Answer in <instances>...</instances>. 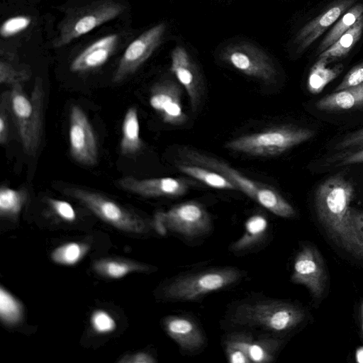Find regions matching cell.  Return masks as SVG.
Returning a JSON list of instances; mask_svg holds the SVG:
<instances>
[{
    "instance_id": "6da1fadb",
    "label": "cell",
    "mask_w": 363,
    "mask_h": 363,
    "mask_svg": "<svg viewBox=\"0 0 363 363\" xmlns=\"http://www.w3.org/2000/svg\"><path fill=\"white\" fill-rule=\"evenodd\" d=\"M353 194L352 183L336 174L318 187L315 205L318 219L330 236L345 250L363 259V241L350 207Z\"/></svg>"
},
{
    "instance_id": "7a4b0ae2",
    "label": "cell",
    "mask_w": 363,
    "mask_h": 363,
    "mask_svg": "<svg viewBox=\"0 0 363 363\" xmlns=\"http://www.w3.org/2000/svg\"><path fill=\"white\" fill-rule=\"evenodd\" d=\"M44 100L45 91L40 77H36L29 96L20 83L12 85L9 90L11 116L23 151L28 156L35 155L40 144Z\"/></svg>"
},
{
    "instance_id": "3957f363",
    "label": "cell",
    "mask_w": 363,
    "mask_h": 363,
    "mask_svg": "<svg viewBox=\"0 0 363 363\" xmlns=\"http://www.w3.org/2000/svg\"><path fill=\"white\" fill-rule=\"evenodd\" d=\"M182 155L186 159V163L201 166L221 174L235 185L237 190L272 213L283 218L295 215L292 206L270 186L250 179L223 161L198 151L185 149Z\"/></svg>"
},
{
    "instance_id": "277c9868",
    "label": "cell",
    "mask_w": 363,
    "mask_h": 363,
    "mask_svg": "<svg viewBox=\"0 0 363 363\" xmlns=\"http://www.w3.org/2000/svg\"><path fill=\"white\" fill-rule=\"evenodd\" d=\"M305 317L298 306L279 300H263L240 304L235 309L233 320L236 324L257 327L272 332L291 330Z\"/></svg>"
},
{
    "instance_id": "5b68a950",
    "label": "cell",
    "mask_w": 363,
    "mask_h": 363,
    "mask_svg": "<svg viewBox=\"0 0 363 363\" xmlns=\"http://www.w3.org/2000/svg\"><path fill=\"white\" fill-rule=\"evenodd\" d=\"M313 135L314 132L308 128L283 125L234 138L225 144V147L254 156H275Z\"/></svg>"
},
{
    "instance_id": "8992f818",
    "label": "cell",
    "mask_w": 363,
    "mask_h": 363,
    "mask_svg": "<svg viewBox=\"0 0 363 363\" xmlns=\"http://www.w3.org/2000/svg\"><path fill=\"white\" fill-rule=\"evenodd\" d=\"M63 192L80 202L100 219L121 230L143 233L148 230V225L141 217L101 194L80 187H67Z\"/></svg>"
},
{
    "instance_id": "52a82bcc",
    "label": "cell",
    "mask_w": 363,
    "mask_h": 363,
    "mask_svg": "<svg viewBox=\"0 0 363 363\" xmlns=\"http://www.w3.org/2000/svg\"><path fill=\"white\" fill-rule=\"evenodd\" d=\"M241 272L226 267L186 274L174 279L164 289V296L174 301H194L238 281Z\"/></svg>"
},
{
    "instance_id": "ba28073f",
    "label": "cell",
    "mask_w": 363,
    "mask_h": 363,
    "mask_svg": "<svg viewBox=\"0 0 363 363\" xmlns=\"http://www.w3.org/2000/svg\"><path fill=\"white\" fill-rule=\"evenodd\" d=\"M155 225L160 232L169 230L186 237L206 234L211 228L209 214L199 203L194 201L174 206L166 212H157Z\"/></svg>"
},
{
    "instance_id": "9c48e42d",
    "label": "cell",
    "mask_w": 363,
    "mask_h": 363,
    "mask_svg": "<svg viewBox=\"0 0 363 363\" xmlns=\"http://www.w3.org/2000/svg\"><path fill=\"white\" fill-rule=\"evenodd\" d=\"M222 58L240 72L265 82L274 81L277 71L271 59L260 49L249 43L231 45L222 52Z\"/></svg>"
},
{
    "instance_id": "30bf717a",
    "label": "cell",
    "mask_w": 363,
    "mask_h": 363,
    "mask_svg": "<svg viewBox=\"0 0 363 363\" xmlns=\"http://www.w3.org/2000/svg\"><path fill=\"white\" fill-rule=\"evenodd\" d=\"M123 6L113 1H105L91 6L81 11L65 23L55 43L61 47L90 32L101 24L117 17Z\"/></svg>"
},
{
    "instance_id": "8fae6325",
    "label": "cell",
    "mask_w": 363,
    "mask_h": 363,
    "mask_svg": "<svg viewBox=\"0 0 363 363\" xmlns=\"http://www.w3.org/2000/svg\"><path fill=\"white\" fill-rule=\"evenodd\" d=\"M69 152L72 157L84 165H94L98 159L96 139L92 126L83 110L73 105L69 120Z\"/></svg>"
},
{
    "instance_id": "7c38bea8",
    "label": "cell",
    "mask_w": 363,
    "mask_h": 363,
    "mask_svg": "<svg viewBox=\"0 0 363 363\" xmlns=\"http://www.w3.org/2000/svg\"><path fill=\"white\" fill-rule=\"evenodd\" d=\"M166 26L160 23L148 29L129 44L113 74L119 83L134 73L152 55L162 40Z\"/></svg>"
},
{
    "instance_id": "4fadbf2b",
    "label": "cell",
    "mask_w": 363,
    "mask_h": 363,
    "mask_svg": "<svg viewBox=\"0 0 363 363\" xmlns=\"http://www.w3.org/2000/svg\"><path fill=\"white\" fill-rule=\"evenodd\" d=\"M326 279L319 252L312 246H303L294 259L291 281L305 286L314 297L320 298L325 291Z\"/></svg>"
},
{
    "instance_id": "5bb4252c",
    "label": "cell",
    "mask_w": 363,
    "mask_h": 363,
    "mask_svg": "<svg viewBox=\"0 0 363 363\" xmlns=\"http://www.w3.org/2000/svg\"><path fill=\"white\" fill-rule=\"evenodd\" d=\"M181 96L182 89L178 84L172 80L162 81L151 88L150 104L164 123L181 125L187 120V116L183 111Z\"/></svg>"
},
{
    "instance_id": "9a60e30c",
    "label": "cell",
    "mask_w": 363,
    "mask_h": 363,
    "mask_svg": "<svg viewBox=\"0 0 363 363\" xmlns=\"http://www.w3.org/2000/svg\"><path fill=\"white\" fill-rule=\"evenodd\" d=\"M116 184L126 191L144 197H177L188 190L184 180L172 177L139 179L126 176L118 179Z\"/></svg>"
},
{
    "instance_id": "2e32d148",
    "label": "cell",
    "mask_w": 363,
    "mask_h": 363,
    "mask_svg": "<svg viewBox=\"0 0 363 363\" xmlns=\"http://www.w3.org/2000/svg\"><path fill=\"white\" fill-rule=\"evenodd\" d=\"M171 71L184 87L191 108L196 111L201 94V78L189 54L182 46H176L172 51Z\"/></svg>"
},
{
    "instance_id": "e0dca14e",
    "label": "cell",
    "mask_w": 363,
    "mask_h": 363,
    "mask_svg": "<svg viewBox=\"0 0 363 363\" xmlns=\"http://www.w3.org/2000/svg\"><path fill=\"white\" fill-rule=\"evenodd\" d=\"M225 345L240 350L251 362L268 363L274 359L280 342L272 337L255 338L247 333H235L226 338Z\"/></svg>"
},
{
    "instance_id": "ac0fdd59",
    "label": "cell",
    "mask_w": 363,
    "mask_h": 363,
    "mask_svg": "<svg viewBox=\"0 0 363 363\" xmlns=\"http://www.w3.org/2000/svg\"><path fill=\"white\" fill-rule=\"evenodd\" d=\"M163 325L167 335L184 350H197L204 343L200 328L188 317L168 315L163 320Z\"/></svg>"
},
{
    "instance_id": "d6986e66",
    "label": "cell",
    "mask_w": 363,
    "mask_h": 363,
    "mask_svg": "<svg viewBox=\"0 0 363 363\" xmlns=\"http://www.w3.org/2000/svg\"><path fill=\"white\" fill-rule=\"evenodd\" d=\"M118 40L117 34L108 35L96 40L72 60L70 70L83 72L102 66L113 54Z\"/></svg>"
},
{
    "instance_id": "ffe728a7",
    "label": "cell",
    "mask_w": 363,
    "mask_h": 363,
    "mask_svg": "<svg viewBox=\"0 0 363 363\" xmlns=\"http://www.w3.org/2000/svg\"><path fill=\"white\" fill-rule=\"evenodd\" d=\"M352 3V1L351 0L340 2L303 27L298 32L295 40L298 45V50H303L319 38L326 29L336 21Z\"/></svg>"
},
{
    "instance_id": "44dd1931",
    "label": "cell",
    "mask_w": 363,
    "mask_h": 363,
    "mask_svg": "<svg viewBox=\"0 0 363 363\" xmlns=\"http://www.w3.org/2000/svg\"><path fill=\"white\" fill-rule=\"evenodd\" d=\"M363 105V82L351 88L328 94L316 102L322 111H340L357 108Z\"/></svg>"
},
{
    "instance_id": "7402d4cb",
    "label": "cell",
    "mask_w": 363,
    "mask_h": 363,
    "mask_svg": "<svg viewBox=\"0 0 363 363\" xmlns=\"http://www.w3.org/2000/svg\"><path fill=\"white\" fill-rule=\"evenodd\" d=\"M94 270L99 275L109 279H121L135 272H147V265L122 258H101L93 264Z\"/></svg>"
},
{
    "instance_id": "603a6c76",
    "label": "cell",
    "mask_w": 363,
    "mask_h": 363,
    "mask_svg": "<svg viewBox=\"0 0 363 363\" xmlns=\"http://www.w3.org/2000/svg\"><path fill=\"white\" fill-rule=\"evenodd\" d=\"M141 147L138 111L131 106L126 111L123 121L120 149L124 155H130L138 152Z\"/></svg>"
},
{
    "instance_id": "cb8c5ba5",
    "label": "cell",
    "mask_w": 363,
    "mask_h": 363,
    "mask_svg": "<svg viewBox=\"0 0 363 363\" xmlns=\"http://www.w3.org/2000/svg\"><path fill=\"white\" fill-rule=\"evenodd\" d=\"M179 170L215 189L237 190L235 185L221 174L210 169L189 163L177 165Z\"/></svg>"
},
{
    "instance_id": "d4e9b609",
    "label": "cell",
    "mask_w": 363,
    "mask_h": 363,
    "mask_svg": "<svg viewBox=\"0 0 363 363\" xmlns=\"http://www.w3.org/2000/svg\"><path fill=\"white\" fill-rule=\"evenodd\" d=\"M328 62L325 58L319 57L310 70L307 87L313 94L321 92L325 86L335 79L342 71L343 67L342 65L330 67L327 66Z\"/></svg>"
},
{
    "instance_id": "484cf974",
    "label": "cell",
    "mask_w": 363,
    "mask_h": 363,
    "mask_svg": "<svg viewBox=\"0 0 363 363\" xmlns=\"http://www.w3.org/2000/svg\"><path fill=\"white\" fill-rule=\"evenodd\" d=\"M363 30V16L333 45L321 52L319 57L328 61L342 57L348 54L359 40Z\"/></svg>"
},
{
    "instance_id": "4316f807",
    "label": "cell",
    "mask_w": 363,
    "mask_h": 363,
    "mask_svg": "<svg viewBox=\"0 0 363 363\" xmlns=\"http://www.w3.org/2000/svg\"><path fill=\"white\" fill-rule=\"evenodd\" d=\"M267 228V220L261 216L250 218L245 223L243 235L230 245V250L241 252L248 250L260 242Z\"/></svg>"
},
{
    "instance_id": "83f0119b",
    "label": "cell",
    "mask_w": 363,
    "mask_h": 363,
    "mask_svg": "<svg viewBox=\"0 0 363 363\" xmlns=\"http://www.w3.org/2000/svg\"><path fill=\"white\" fill-rule=\"evenodd\" d=\"M26 189H11L2 185L0 189V215L4 218H16L28 199Z\"/></svg>"
},
{
    "instance_id": "f1b7e54d",
    "label": "cell",
    "mask_w": 363,
    "mask_h": 363,
    "mask_svg": "<svg viewBox=\"0 0 363 363\" xmlns=\"http://www.w3.org/2000/svg\"><path fill=\"white\" fill-rule=\"evenodd\" d=\"M363 16V4L352 7L333 26L320 43L318 51L323 52L348 30Z\"/></svg>"
},
{
    "instance_id": "f546056e",
    "label": "cell",
    "mask_w": 363,
    "mask_h": 363,
    "mask_svg": "<svg viewBox=\"0 0 363 363\" xmlns=\"http://www.w3.org/2000/svg\"><path fill=\"white\" fill-rule=\"evenodd\" d=\"M23 316L21 302L4 286L0 287V318L6 325L18 324Z\"/></svg>"
},
{
    "instance_id": "4dcf8cb0",
    "label": "cell",
    "mask_w": 363,
    "mask_h": 363,
    "mask_svg": "<svg viewBox=\"0 0 363 363\" xmlns=\"http://www.w3.org/2000/svg\"><path fill=\"white\" fill-rule=\"evenodd\" d=\"M89 246L84 242H71L61 245L50 254L52 260L61 265L69 266L78 263L87 253Z\"/></svg>"
},
{
    "instance_id": "1f68e13d",
    "label": "cell",
    "mask_w": 363,
    "mask_h": 363,
    "mask_svg": "<svg viewBox=\"0 0 363 363\" xmlns=\"http://www.w3.org/2000/svg\"><path fill=\"white\" fill-rule=\"evenodd\" d=\"M30 72L26 68L16 67L7 61L1 60L0 63V82L9 84H22L30 78Z\"/></svg>"
},
{
    "instance_id": "d6a6232c",
    "label": "cell",
    "mask_w": 363,
    "mask_h": 363,
    "mask_svg": "<svg viewBox=\"0 0 363 363\" xmlns=\"http://www.w3.org/2000/svg\"><path fill=\"white\" fill-rule=\"evenodd\" d=\"M31 23V18L27 16L11 17L3 22L0 28V35L7 38L25 30Z\"/></svg>"
},
{
    "instance_id": "836d02e7",
    "label": "cell",
    "mask_w": 363,
    "mask_h": 363,
    "mask_svg": "<svg viewBox=\"0 0 363 363\" xmlns=\"http://www.w3.org/2000/svg\"><path fill=\"white\" fill-rule=\"evenodd\" d=\"M9 91L2 93L0 102V143L6 145L9 140Z\"/></svg>"
},
{
    "instance_id": "e575fe53",
    "label": "cell",
    "mask_w": 363,
    "mask_h": 363,
    "mask_svg": "<svg viewBox=\"0 0 363 363\" xmlns=\"http://www.w3.org/2000/svg\"><path fill=\"white\" fill-rule=\"evenodd\" d=\"M91 325L98 333H108L113 332L116 328L114 319L108 313L103 310L95 311L91 316Z\"/></svg>"
},
{
    "instance_id": "d590c367",
    "label": "cell",
    "mask_w": 363,
    "mask_h": 363,
    "mask_svg": "<svg viewBox=\"0 0 363 363\" xmlns=\"http://www.w3.org/2000/svg\"><path fill=\"white\" fill-rule=\"evenodd\" d=\"M47 201L54 213L63 220L72 222L75 220L76 213L69 203L52 198L48 199Z\"/></svg>"
},
{
    "instance_id": "8d00e7d4",
    "label": "cell",
    "mask_w": 363,
    "mask_h": 363,
    "mask_svg": "<svg viewBox=\"0 0 363 363\" xmlns=\"http://www.w3.org/2000/svg\"><path fill=\"white\" fill-rule=\"evenodd\" d=\"M363 82V62L352 68L334 91L347 89Z\"/></svg>"
},
{
    "instance_id": "74e56055",
    "label": "cell",
    "mask_w": 363,
    "mask_h": 363,
    "mask_svg": "<svg viewBox=\"0 0 363 363\" xmlns=\"http://www.w3.org/2000/svg\"><path fill=\"white\" fill-rule=\"evenodd\" d=\"M363 147V128L352 133L337 144L335 148L339 150L360 148Z\"/></svg>"
},
{
    "instance_id": "f35d334b",
    "label": "cell",
    "mask_w": 363,
    "mask_h": 363,
    "mask_svg": "<svg viewBox=\"0 0 363 363\" xmlns=\"http://www.w3.org/2000/svg\"><path fill=\"white\" fill-rule=\"evenodd\" d=\"M119 363H155V358L147 352H138L128 354L118 360Z\"/></svg>"
},
{
    "instance_id": "ab89813d",
    "label": "cell",
    "mask_w": 363,
    "mask_h": 363,
    "mask_svg": "<svg viewBox=\"0 0 363 363\" xmlns=\"http://www.w3.org/2000/svg\"><path fill=\"white\" fill-rule=\"evenodd\" d=\"M225 349L228 362L231 363L251 362L248 357L240 350L228 345H225Z\"/></svg>"
},
{
    "instance_id": "60d3db41",
    "label": "cell",
    "mask_w": 363,
    "mask_h": 363,
    "mask_svg": "<svg viewBox=\"0 0 363 363\" xmlns=\"http://www.w3.org/2000/svg\"><path fill=\"white\" fill-rule=\"evenodd\" d=\"M345 155L340 161L338 166H345L363 162V148Z\"/></svg>"
},
{
    "instance_id": "b9f144b4",
    "label": "cell",
    "mask_w": 363,
    "mask_h": 363,
    "mask_svg": "<svg viewBox=\"0 0 363 363\" xmlns=\"http://www.w3.org/2000/svg\"><path fill=\"white\" fill-rule=\"evenodd\" d=\"M352 213L355 226L363 241V211L352 209Z\"/></svg>"
},
{
    "instance_id": "7bdbcfd3",
    "label": "cell",
    "mask_w": 363,
    "mask_h": 363,
    "mask_svg": "<svg viewBox=\"0 0 363 363\" xmlns=\"http://www.w3.org/2000/svg\"><path fill=\"white\" fill-rule=\"evenodd\" d=\"M357 361L363 362V347H361L356 353Z\"/></svg>"
},
{
    "instance_id": "ee69618b",
    "label": "cell",
    "mask_w": 363,
    "mask_h": 363,
    "mask_svg": "<svg viewBox=\"0 0 363 363\" xmlns=\"http://www.w3.org/2000/svg\"><path fill=\"white\" fill-rule=\"evenodd\" d=\"M360 314H361V328H362V331L363 333V301H362L361 305H360Z\"/></svg>"
}]
</instances>
